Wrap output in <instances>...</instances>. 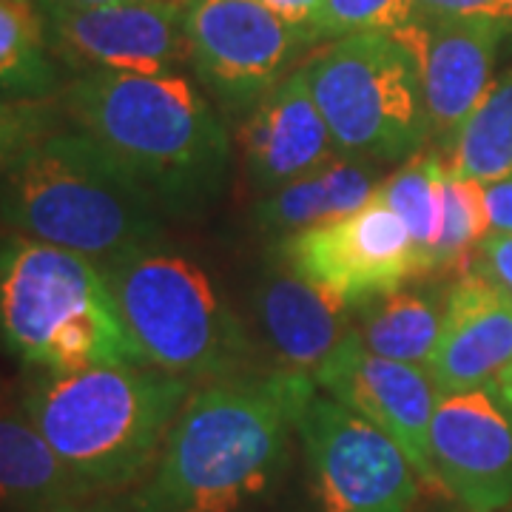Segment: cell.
I'll return each mask as SVG.
<instances>
[{"label":"cell","instance_id":"1","mask_svg":"<svg viewBox=\"0 0 512 512\" xmlns=\"http://www.w3.org/2000/svg\"><path fill=\"white\" fill-rule=\"evenodd\" d=\"M313 379L276 367L188 396L128 512H237L279 476Z\"/></svg>","mask_w":512,"mask_h":512},{"label":"cell","instance_id":"2","mask_svg":"<svg viewBox=\"0 0 512 512\" xmlns=\"http://www.w3.org/2000/svg\"><path fill=\"white\" fill-rule=\"evenodd\" d=\"M60 109L168 208H191L220 188L228 134L183 74L83 72Z\"/></svg>","mask_w":512,"mask_h":512},{"label":"cell","instance_id":"3","mask_svg":"<svg viewBox=\"0 0 512 512\" xmlns=\"http://www.w3.org/2000/svg\"><path fill=\"white\" fill-rule=\"evenodd\" d=\"M157 197L83 131L40 137L0 174V222L109 268L157 248Z\"/></svg>","mask_w":512,"mask_h":512},{"label":"cell","instance_id":"4","mask_svg":"<svg viewBox=\"0 0 512 512\" xmlns=\"http://www.w3.org/2000/svg\"><path fill=\"white\" fill-rule=\"evenodd\" d=\"M191 396L188 379L148 365L40 373L20 407L89 495L120 493L154 470Z\"/></svg>","mask_w":512,"mask_h":512},{"label":"cell","instance_id":"5","mask_svg":"<svg viewBox=\"0 0 512 512\" xmlns=\"http://www.w3.org/2000/svg\"><path fill=\"white\" fill-rule=\"evenodd\" d=\"M0 345L20 365L52 376L146 365L106 271L86 256L18 234L0 239Z\"/></svg>","mask_w":512,"mask_h":512},{"label":"cell","instance_id":"6","mask_svg":"<svg viewBox=\"0 0 512 512\" xmlns=\"http://www.w3.org/2000/svg\"><path fill=\"white\" fill-rule=\"evenodd\" d=\"M143 362L180 379H231L254 345L214 282L191 259L146 248L103 268Z\"/></svg>","mask_w":512,"mask_h":512},{"label":"cell","instance_id":"7","mask_svg":"<svg viewBox=\"0 0 512 512\" xmlns=\"http://www.w3.org/2000/svg\"><path fill=\"white\" fill-rule=\"evenodd\" d=\"M305 72L342 157L407 160L433 137L419 57L393 32L333 40Z\"/></svg>","mask_w":512,"mask_h":512},{"label":"cell","instance_id":"8","mask_svg":"<svg viewBox=\"0 0 512 512\" xmlns=\"http://www.w3.org/2000/svg\"><path fill=\"white\" fill-rule=\"evenodd\" d=\"M319 512H410L419 473L402 447L336 399L313 393L296 421Z\"/></svg>","mask_w":512,"mask_h":512},{"label":"cell","instance_id":"9","mask_svg":"<svg viewBox=\"0 0 512 512\" xmlns=\"http://www.w3.org/2000/svg\"><path fill=\"white\" fill-rule=\"evenodd\" d=\"M188 60L222 106L254 109L313 46L305 26H293L262 0H194L185 9Z\"/></svg>","mask_w":512,"mask_h":512},{"label":"cell","instance_id":"10","mask_svg":"<svg viewBox=\"0 0 512 512\" xmlns=\"http://www.w3.org/2000/svg\"><path fill=\"white\" fill-rule=\"evenodd\" d=\"M279 262L356 308L419 279L410 231L379 197L342 220L291 231L276 245Z\"/></svg>","mask_w":512,"mask_h":512},{"label":"cell","instance_id":"11","mask_svg":"<svg viewBox=\"0 0 512 512\" xmlns=\"http://www.w3.org/2000/svg\"><path fill=\"white\" fill-rule=\"evenodd\" d=\"M49 43L80 72H174L188 60L185 12L165 0H134L117 6H72L37 0Z\"/></svg>","mask_w":512,"mask_h":512},{"label":"cell","instance_id":"12","mask_svg":"<svg viewBox=\"0 0 512 512\" xmlns=\"http://www.w3.org/2000/svg\"><path fill=\"white\" fill-rule=\"evenodd\" d=\"M436 484L464 512L512 504V410L493 387L441 393L430 421Z\"/></svg>","mask_w":512,"mask_h":512},{"label":"cell","instance_id":"13","mask_svg":"<svg viewBox=\"0 0 512 512\" xmlns=\"http://www.w3.org/2000/svg\"><path fill=\"white\" fill-rule=\"evenodd\" d=\"M313 382L387 433L413 461L421 481L439 487L430 464V421L441 393L424 367L370 353L353 330Z\"/></svg>","mask_w":512,"mask_h":512},{"label":"cell","instance_id":"14","mask_svg":"<svg viewBox=\"0 0 512 512\" xmlns=\"http://www.w3.org/2000/svg\"><path fill=\"white\" fill-rule=\"evenodd\" d=\"M504 20L419 18L393 32L416 52L424 77L430 131L447 146L493 86L498 46L510 32Z\"/></svg>","mask_w":512,"mask_h":512},{"label":"cell","instance_id":"15","mask_svg":"<svg viewBox=\"0 0 512 512\" xmlns=\"http://www.w3.org/2000/svg\"><path fill=\"white\" fill-rule=\"evenodd\" d=\"M512 365V296L478 271L458 276L444 296L436 348L424 370L439 393L493 384Z\"/></svg>","mask_w":512,"mask_h":512},{"label":"cell","instance_id":"16","mask_svg":"<svg viewBox=\"0 0 512 512\" xmlns=\"http://www.w3.org/2000/svg\"><path fill=\"white\" fill-rule=\"evenodd\" d=\"M248 174L268 191L293 183L336 157V143L316 106L305 66L265 94L239 131Z\"/></svg>","mask_w":512,"mask_h":512},{"label":"cell","instance_id":"17","mask_svg":"<svg viewBox=\"0 0 512 512\" xmlns=\"http://www.w3.org/2000/svg\"><path fill=\"white\" fill-rule=\"evenodd\" d=\"M256 316L279 367L308 379L353 333V308L282 262L256 288Z\"/></svg>","mask_w":512,"mask_h":512},{"label":"cell","instance_id":"18","mask_svg":"<svg viewBox=\"0 0 512 512\" xmlns=\"http://www.w3.org/2000/svg\"><path fill=\"white\" fill-rule=\"evenodd\" d=\"M94 498L57 458L23 407L0 404V512H43Z\"/></svg>","mask_w":512,"mask_h":512},{"label":"cell","instance_id":"19","mask_svg":"<svg viewBox=\"0 0 512 512\" xmlns=\"http://www.w3.org/2000/svg\"><path fill=\"white\" fill-rule=\"evenodd\" d=\"M376 168L359 157H333L316 171L271 191L256 205V222L268 231H302L311 225L342 220L376 194Z\"/></svg>","mask_w":512,"mask_h":512},{"label":"cell","instance_id":"20","mask_svg":"<svg viewBox=\"0 0 512 512\" xmlns=\"http://www.w3.org/2000/svg\"><path fill=\"white\" fill-rule=\"evenodd\" d=\"M444 302L433 288H399L353 308V330L370 353L427 365L441 333Z\"/></svg>","mask_w":512,"mask_h":512},{"label":"cell","instance_id":"21","mask_svg":"<svg viewBox=\"0 0 512 512\" xmlns=\"http://www.w3.org/2000/svg\"><path fill=\"white\" fill-rule=\"evenodd\" d=\"M447 168L481 185L512 177V66L444 146Z\"/></svg>","mask_w":512,"mask_h":512},{"label":"cell","instance_id":"22","mask_svg":"<svg viewBox=\"0 0 512 512\" xmlns=\"http://www.w3.org/2000/svg\"><path fill=\"white\" fill-rule=\"evenodd\" d=\"M444 177H447L444 154L419 151L407 157L393 177L382 180L373 194L407 225L416 254H419V279L430 276V262H433V251L441 234Z\"/></svg>","mask_w":512,"mask_h":512},{"label":"cell","instance_id":"23","mask_svg":"<svg viewBox=\"0 0 512 512\" xmlns=\"http://www.w3.org/2000/svg\"><path fill=\"white\" fill-rule=\"evenodd\" d=\"M46 15L35 0H0V94L49 97L57 69L49 57Z\"/></svg>","mask_w":512,"mask_h":512},{"label":"cell","instance_id":"24","mask_svg":"<svg viewBox=\"0 0 512 512\" xmlns=\"http://www.w3.org/2000/svg\"><path fill=\"white\" fill-rule=\"evenodd\" d=\"M490 234V220L484 208V185L458 177L447 168L444 177V214L441 234L430 262V276L436 282H456L470 274L481 239Z\"/></svg>","mask_w":512,"mask_h":512},{"label":"cell","instance_id":"25","mask_svg":"<svg viewBox=\"0 0 512 512\" xmlns=\"http://www.w3.org/2000/svg\"><path fill=\"white\" fill-rule=\"evenodd\" d=\"M419 15L416 0H322L308 23V35L316 43L365 32H402Z\"/></svg>","mask_w":512,"mask_h":512},{"label":"cell","instance_id":"26","mask_svg":"<svg viewBox=\"0 0 512 512\" xmlns=\"http://www.w3.org/2000/svg\"><path fill=\"white\" fill-rule=\"evenodd\" d=\"M60 106L49 97L0 94V174L40 137L57 128Z\"/></svg>","mask_w":512,"mask_h":512},{"label":"cell","instance_id":"27","mask_svg":"<svg viewBox=\"0 0 512 512\" xmlns=\"http://www.w3.org/2000/svg\"><path fill=\"white\" fill-rule=\"evenodd\" d=\"M473 271L487 276L498 288L512 296V234L507 231H490L478 245Z\"/></svg>","mask_w":512,"mask_h":512},{"label":"cell","instance_id":"28","mask_svg":"<svg viewBox=\"0 0 512 512\" xmlns=\"http://www.w3.org/2000/svg\"><path fill=\"white\" fill-rule=\"evenodd\" d=\"M416 3H419V12L424 18L504 20V23H510L507 0H416Z\"/></svg>","mask_w":512,"mask_h":512},{"label":"cell","instance_id":"29","mask_svg":"<svg viewBox=\"0 0 512 512\" xmlns=\"http://www.w3.org/2000/svg\"><path fill=\"white\" fill-rule=\"evenodd\" d=\"M484 208H487L490 231L512 234V177L484 185Z\"/></svg>","mask_w":512,"mask_h":512},{"label":"cell","instance_id":"30","mask_svg":"<svg viewBox=\"0 0 512 512\" xmlns=\"http://www.w3.org/2000/svg\"><path fill=\"white\" fill-rule=\"evenodd\" d=\"M268 9H274L279 18H285L293 26H305L308 29V23L316 15V9H319V3L322 0H262Z\"/></svg>","mask_w":512,"mask_h":512},{"label":"cell","instance_id":"31","mask_svg":"<svg viewBox=\"0 0 512 512\" xmlns=\"http://www.w3.org/2000/svg\"><path fill=\"white\" fill-rule=\"evenodd\" d=\"M43 512H128L126 507L114 504L109 498H83V501H69V504H60L52 510Z\"/></svg>","mask_w":512,"mask_h":512},{"label":"cell","instance_id":"32","mask_svg":"<svg viewBox=\"0 0 512 512\" xmlns=\"http://www.w3.org/2000/svg\"><path fill=\"white\" fill-rule=\"evenodd\" d=\"M490 387H493L495 393L501 396V402L507 404V407L512 410V365L507 367V370H504V373H501V376H498V379H495Z\"/></svg>","mask_w":512,"mask_h":512},{"label":"cell","instance_id":"33","mask_svg":"<svg viewBox=\"0 0 512 512\" xmlns=\"http://www.w3.org/2000/svg\"><path fill=\"white\" fill-rule=\"evenodd\" d=\"M72 6H117V3H134V0H66Z\"/></svg>","mask_w":512,"mask_h":512},{"label":"cell","instance_id":"34","mask_svg":"<svg viewBox=\"0 0 512 512\" xmlns=\"http://www.w3.org/2000/svg\"><path fill=\"white\" fill-rule=\"evenodd\" d=\"M507 15H510V23H512V0H507Z\"/></svg>","mask_w":512,"mask_h":512},{"label":"cell","instance_id":"35","mask_svg":"<svg viewBox=\"0 0 512 512\" xmlns=\"http://www.w3.org/2000/svg\"><path fill=\"white\" fill-rule=\"evenodd\" d=\"M0 393H3V384H0Z\"/></svg>","mask_w":512,"mask_h":512}]
</instances>
